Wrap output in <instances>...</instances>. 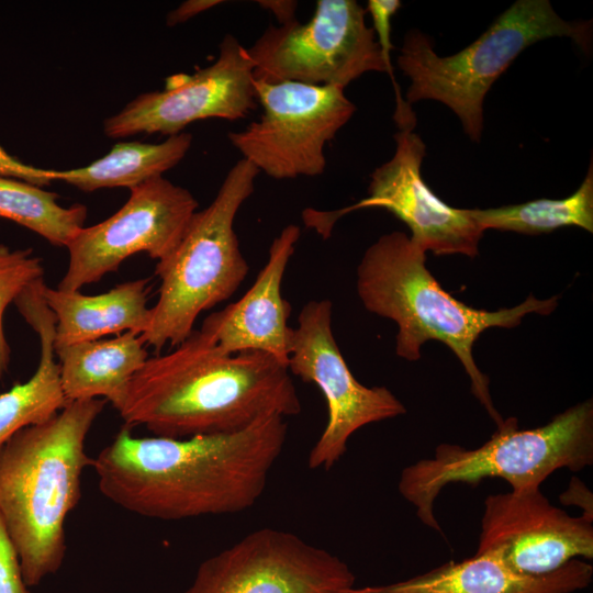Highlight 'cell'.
Listing matches in <instances>:
<instances>
[{
  "label": "cell",
  "mask_w": 593,
  "mask_h": 593,
  "mask_svg": "<svg viewBox=\"0 0 593 593\" xmlns=\"http://www.w3.org/2000/svg\"><path fill=\"white\" fill-rule=\"evenodd\" d=\"M221 0H188L179 4L175 10L170 11L166 18L168 26H175L192 19L193 16L220 4Z\"/></svg>",
  "instance_id": "29"
},
{
  "label": "cell",
  "mask_w": 593,
  "mask_h": 593,
  "mask_svg": "<svg viewBox=\"0 0 593 593\" xmlns=\"http://www.w3.org/2000/svg\"><path fill=\"white\" fill-rule=\"evenodd\" d=\"M564 505H574L582 508V516L593 521V496L588 486L577 477H572L568 489L559 495Z\"/></svg>",
  "instance_id": "28"
},
{
  "label": "cell",
  "mask_w": 593,
  "mask_h": 593,
  "mask_svg": "<svg viewBox=\"0 0 593 593\" xmlns=\"http://www.w3.org/2000/svg\"><path fill=\"white\" fill-rule=\"evenodd\" d=\"M148 293L149 279L145 278L96 295L53 289L44 283L42 294L55 317L54 348L125 332L144 334L152 321Z\"/></svg>",
  "instance_id": "18"
},
{
  "label": "cell",
  "mask_w": 593,
  "mask_h": 593,
  "mask_svg": "<svg viewBox=\"0 0 593 593\" xmlns=\"http://www.w3.org/2000/svg\"><path fill=\"white\" fill-rule=\"evenodd\" d=\"M332 311L329 300L304 304L290 344L289 372L315 384L327 404L328 419L309 454L310 469H332L356 430L406 412L385 387L369 388L356 380L334 337Z\"/></svg>",
  "instance_id": "10"
},
{
  "label": "cell",
  "mask_w": 593,
  "mask_h": 593,
  "mask_svg": "<svg viewBox=\"0 0 593 593\" xmlns=\"http://www.w3.org/2000/svg\"><path fill=\"white\" fill-rule=\"evenodd\" d=\"M492 553L517 573H551L593 558V521L550 504L539 488L484 500L477 553Z\"/></svg>",
  "instance_id": "15"
},
{
  "label": "cell",
  "mask_w": 593,
  "mask_h": 593,
  "mask_svg": "<svg viewBox=\"0 0 593 593\" xmlns=\"http://www.w3.org/2000/svg\"><path fill=\"white\" fill-rule=\"evenodd\" d=\"M553 36H568L589 53L592 23L562 20L548 0H517L473 43L445 57L436 54L429 36L411 30L398 57L399 68L411 80L405 101L444 103L470 139L479 142L489 89L524 49Z\"/></svg>",
  "instance_id": "6"
},
{
  "label": "cell",
  "mask_w": 593,
  "mask_h": 593,
  "mask_svg": "<svg viewBox=\"0 0 593 593\" xmlns=\"http://www.w3.org/2000/svg\"><path fill=\"white\" fill-rule=\"evenodd\" d=\"M254 81V63L247 49L226 34L214 63L192 75L169 77L164 90L137 96L104 120L103 133L110 138L142 133L171 136L200 120L244 119L257 109Z\"/></svg>",
  "instance_id": "14"
},
{
  "label": "cell",
  "mask_w": 593,
  "mask_h": 593,
  "mask_svg": "<svg viewBox=\"0 0 593 593\" xmlns=\"http://www.w3.org/2000/svg\"><path fill=\"white\" fill-rule=\"evenodd\" d=\"M192 144L190 133L168 136L157 144L119 142L103 157L83 167L53 170L52 181H64L81 191L104 188H135L163 175L179 164Z\"/></svg>",
  "instance_id": "21"
},
{
  "label": "cell",
  "mask_w": 593,
  "mask_h": 593,
  "mask_svg": "<svg viewBox=\"0 0 593 593\" xmlns=\"http://www.w3.org/2000/svg\"><path fill=\"white\" fill-rule=\"evenodd\" d=\"M287 439L273 415L235 433L137 437L124 425L96 458L100 492L147 518L178 521L248 510Z\"/></svg>",
  "instance_id": "1"
},
{
  "label": "cell",
  "mask_w": 593,
  "mask_h": 593,
  "mask_svg": "<svg viewBox=\"0 0 593 593\" xmlns=\"http://www.w3.org/2000/svg\"><path fill=\"white\" fill-rule=\"evenodd\" d=\"M44 278L42 258L32 248L11 249L0 243V381L10 362V346L3 327L7 307L31 283Z\"/></svg>",
  "instance_id": "24"
},
{
  "label": "cell",
  "mask_w": 593,
  "mask_h": 593,
  "mask_svg": "<svg viewBox=\"0 0 593 593\" xmlns=\"http://www.w3.org/2000/svg\"><path fill=\"white\" fill-rule=\"evenodd\" d=\"M105 402H69L0 448V516L27 586L38 585L63 564L66 519L79 502L81 475L93 465L86 439Z\"/></svg>",
  "instance_id": "3"
},
{
  "label": "cell",
  "mask_w": 593,
  "mask_h": 593,
  "mask_svg": "<svg viewBox=\"0 0 593 593\" xmlns=\"http://www.w3.org/2000/svg\"><path fill=\"white\" fill-rule=\"evenodd\" d=\"M300 234L298 225L283 227L247 292L204 318L200 331L220 350L230 355L261 351L288 367L293 327L288 324L291 305L282 298L281 283Z\"/></svg>",
  "instance_id": "16"
},
{
  "label": "cell",
  "mask_w": 593,
  "mask_h": 593,
  "mask_svg": "<svg viewBox=\"0 0 593 593\" xmlns=\"http://www.w3.org/2000/svg\"><path fill=\"white\" fill-rule=\"evenodd\" d=\"M44 283V279L34 281L14 301L37 334L41 353L32 377L0 394V448L22 428L49 419L68 404L55 360V317L42 294Z\"/></svg>",
  "instance_id": "19"
},
{
  "label": "cell",
  "mask_w": 593,
  "mask_h": 593,
  "mask_svg": "<svg viewBox=\"0 0 593 593\" xmlns=\"http://www.w3.org/2000/svg\"><path fill=\"white\" fill-rule=\"evenodd\" d=\"M130 191L114 214L83 226L68 243L69 262L57 289L80 290L118 270L134 254L146 253L159 261L178 245L198 209L193 194L164 177Z\"/></svg>",
  "instance_id": "11"
},
{
  "label": "cell",
  "mask_w": 593,
  "mask_h": 593,
  "mask_svg": "<svg viewBox=\"0 0 593 593\" xmlns=\"http://www.w3.org/2000/svg\"><path fill=\"white\" fill-rule=\"evenodd\" d=\"M591 563L572 559L560 569L528 575L483 552L448 561L422 574L384 585L353 588L348 593H572L590 585Z\"/></svg>",
  "instance_id": "17"
},
{
  "label": "cell",
  "mask_w": 593,
  "mask_h": 593,
  "mask_svg": "<svg viewBox=\"0 0 593 593\" xmlns=\"http://www.w3.org/2000/svg\"><path fill=\"white\" fill-rule=\"evenodd\" d=\"M259 170L242 158L226 174L215 198L197 211L180 242L155 273L160 280L158 300L152 307L146 346L159 353L175 347L194 329L198 316L230 299L248 273L234 221L251 195Z\"/></svg>",
  "instance_id": "7"
},
{
  "label": "cell",
  "mask_w": 593,
  "mask_h": 593,
  "mask_svg": "<svg viewBox=\"0 0 593 593\" xmlns=\"http://www.w3.org/2000/svg\"><path fill=\"white\" fill-rule=\"evenodd\" d=\"M15 547L0 516V593H30Z\"/></svg>",
  "instance_id": "26"
},
{
  "label": "cell",
  "mask_w": 593,
  "mask_h": 593,
  "mask_svg": "<svg viewBox=\"0 0 593 593\" xmlns=\"http://www.w3.org/2000/svg\"><path fill=\"white\" fill-rule=\"evenodd\" d=\"M395 152L390 160L371 174L368 197L355 205L336 211L309 209V227L328 237L335 222L344 214L367 208H381L404 222L411 240L425 253L434 255H478L483 228L470 209H457L440 200L422 177L426 147L414 128H401L394 134Z\"/></svg>",
  "instance_id": "12"
},
{
  "label": "cell",
  "mask_w": 593,
  "mask_h": 593,
  "mask_svg": "<svg viewBox=\"0 0 593 593\" xmlns=\"http://www.w3.org/2000/svg\"><path fill=\"white\" fill-rule=\"evenodd\" d=\"M426 253L403 232L379 237L365 251L357 268V292L371 313L394 321L399 332L395 354L415 361L427 340L447 345L471 380V391L496 426L503 423L494 407L489 378L477 367L472 348L490 327L511 328L530 313L548 315L558 296L538 300L533 294L511 309H474L446 292L425 266Z\"/></svg>",
  "instance_id": "4"
},
{
  "label": "cell",
  "mask_w": 593,
  "mask_h": 593,
  "mask_svg": "<svg viewBox=\"0 0 593 593\" xmlns=\"http://www.w3.org/2000/svg\"><path fill=\"white\" fill-rule=\"evenodd\" d=\"M58 194L21 180L0 177V217L8 219L44 237L55 246H67L83 227V204L63 206Z\"/></svg>",
  "instance_id": "23"
},
{
  "label": "cell",
  "mask_w": 593,
  "mask_h": 593,
  "mask_svg": "<svg viewBox=\"0 0 593 593\" xmlns=\"http://www.w3.org/2000/svg\"><path fill=\"white\" fill-rule=\"evenodd\" d=\"M593 465V402L585 400L553 416L547 424L521 429L510 417L483 445L469 449L440 444L432 458L405 467L400 494L416 507L427 527L443 534L434 503L451 483L478 485L486 478L505 480L513 492L539 488L556 470L573 472Z\"/></svg>",
  "instance_id": "5"
},
{
  "label": "cell",
  "mask_w": 593,
  "mask_h": 593,
  "mask_svg": "<svg viewBox=\"0 0 593 593\" xmlns=\"http://www.w3.org/2000/svg\"><path fill=\"white\" fill-rule=\"evenodd\" d=\"M355 579L329 551L264 527L205 559L183 593H348Z\"/></svg>",
  "instance_id": "13"
},
{
  "label": "cell",
  "mask_w": 593,
  "mask_h": 593,
  "mask_svg": "<svg viewBox=\"0 0 593 593\" xmlns=\"http://www.w3.org/2000/svg\"><path fill=\"white\" fill-rule=\"evenodd\" d=\"M470 211L483 231L493 228L539 235L564 226H577L593 233V164L591 161L580 187L567 198L537 199Z\"/></svg>",
  "instance_id": "22"
},
{
  "label": "cell",
  "mask_w": 593,
  "mask_h": 593,
  "mask_svg": "<svg viewBox=\"0 0 593 593\" xmlns=\"http://www.w3.org/2000/svg\"><path fill=\"white\" fill-rule=\"evenodd\" d=\"M254 86L262 114L243 131L228 133L232 145L275 179L322 175L325 145L356 111L344 88L256 79Z\"/></svg>",
  "instance_id": "9"
},
{
  "label": "cell",
  "mask_w": 593,
  "mask_h": 593,
  "mask_svg": "<svg viewBox=\"0 0 593 593\" xmlns=\"http://www.w3.org/2000/svg\"><path fill=\"white\" fill-rule=\"evenodd\" d=\"M115 410L128 427L187 438L293 416L301 402L286 365L261 351L225 354L194 329L169 353L147 358Z\"/></svg>",
  "instance_id": "2"
},
{
  "label": "cell",
  "mask_w": 593,
  "mask_h": 593,
  "mask_svg": "<svg viewBox=\"0 0 593 593\" xmlns=\"http://www.w3.org/2000/svg\"><path fill=\"white\" fill-rule=\"evenodd\" d=\"M0 177L21 180L37 187L51 184L49 169L37 168L25 164L9 154L0 145Z\"/></svg>",
  "instance_id": "27"
},
{
  "label": "cell",
  "mask_w": 593,
  "mask_h": 593,
  "mask_svg": "<svg viewBox=\"0 0 593 593\" xmlns=\"http://www.w3.org/2000/svg\"><path fill=\"white\" fill-rule=\"evenodd\" d=\"M366 9L355 0H317L311 19L269 24L246 48L254 78L344 88L368 71L385 72Z\"/></svg>",
  "instance_id": "8"
},
{
  "label": "cell",
  "mask_w": 593,
  "mask_h": 593,
  "mask_svg": "<svg viewBox=\"0 0 593 593\" xmlns=\"http://www.w3.org/2000/svg\"><path fill=\"white\" fill-rule=\"evenodd\" d=\"M55 355L59 359L60 383L68 403L103 399L114 409L148 358L146 344L136 332L58 347Z\"/></svg>",
  "instance_id": "20"
},
{
  "label": "cell",
  "mask_w": 593,
  "mask_h": 593,
  "mask_svg": "<svg viewBox=\"0 0 593 593\" xmlns=\"http://www.w3.org/2000/svg\"><path fill=\"white\" fill-rule=\"evenodd\" d=\"M400 7L401 1L399 0H369L366 9V12H369L372 19V30L380 47L385 72L390 76L395 91V111L393 119L398 128L416 122V116L411 104L402 98L399 85L394 78L391 61V52L393 49L391 42V19Z\"/></svg>",
  "instance_id": "25"
},
{
  "label": "cell",
  "mask_w": 593,
  "mask_h": 593,
  "mask_svg": "<svg viewBox=\"0 0 593 593\" xmlns=\"http://www.w3.org/2000/svg\"><path fill=\"white\" fill-rule=\"evenodd\" d=\"M260 7L271 11L278 21L282 24H287L295 20V10L298 7L296 1L290 0H261L257 1Z\"/></svg>",
  "instance_id": "30"
}]
</instances>
